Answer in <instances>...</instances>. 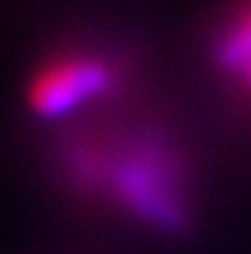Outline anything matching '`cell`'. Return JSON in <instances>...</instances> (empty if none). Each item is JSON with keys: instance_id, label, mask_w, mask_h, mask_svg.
I'll return each mask as SVG.
<instances>
[{"instance_id": "obj_1", "label": "cell", "mask_w": 251, "mask_h": 254, "mask_svg": "<svg viewBox=\"0 0 251 254\" xmlns=\"http://www.w3.org/2000/svg\"><path fill=\"white\" fill-rule=\"evenodd\" d=\"M56 170L73 193L152 228L190 219V173L178 146L149 120L79 126L56 143Z\"/></svg>"}, {"instance_id": "obj_2", "label": "cell", "mask_w": 251, "mask_h": 254, "mask_svg": "<svg viewBox=\"0 0 251 254\" xmlns=\"http://www.w3.org/2000/svg\"><path fill=\"white\" fill-rule=\"evenodd\" d=\"M210 56L228 85L251 102V0H237L213 32Z\"/></svg>"}]
</instances>
